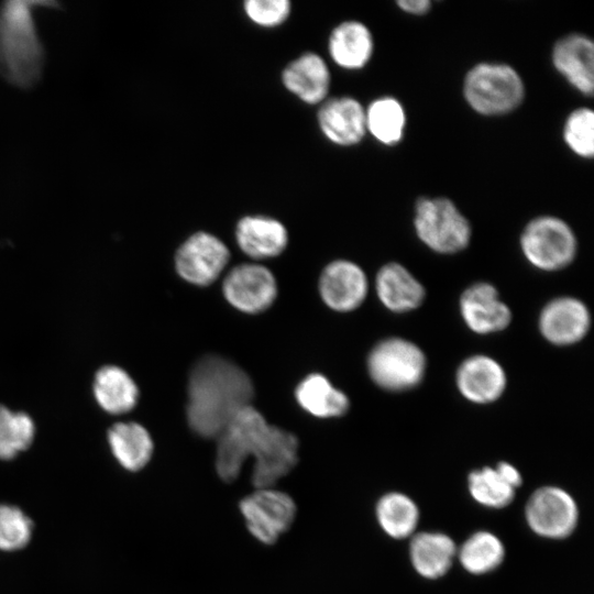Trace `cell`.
<instances>
[{
  "instance_id": "cell-17",
  "label": "cell",
  "mask_w": 594,
  "mask_h": 594,
  "mask_svg": "<svg viewBox=\"0 0 594 594\" xmlns=\"http://www.w3.org/2000/svg\"><path fill=\"white\" fill-rule=\"evenodd\" d=\"M455 383L461 395L475 404L498 399L507 384L504 369L487 355H473L459 366Z\"/></svg>"
},
{
  "instance_id": "cell-2",
  "label": "cell",
  "mask_w": 594,
  "mask_h": 594,
  "mask_svg": "<svg viewBox=\"0 0 594 594\" xmlns=\"http://www.w3.org/2000/svg\"><path fill=\"white\" fill-rule=\"evenodd\" d=\"M187 395L190 429L199 437L216 439L239 410L251 405L254 386L233 361L207 354L189 372Z\"/></svg>"
},
{
  "instance_id": "cell-27",
  "label": "cell",
  "mask_w": 594,
  "mask_h": 594,
  "mask_svg": "<svg viewBox=\"0 0 594 594\" xmlns=\"http://www.w3.org/2000/svg\"><path fill=\"white\" fill-rule=\"evenodd\" d=\"M457 558L471 574H485L501 565L505 548L501 539L486 530L472 534L457 550Z\"/></svg>"
},
{
  "instance_id": "cell-9",
  "label": "cell",
  "mask_w": 594,
  "mask_h": 594,
  "mask_svg": "<svg viewBox=\"0 0 594 594\" xmlns=\"http://www.w3.org/2000/svg\"><path fill=\"white\" fill-rule=\"evenodd\" d=\"M240 510L252 536L271 544L293 524L296 506L289 495L268 487L244 497Z\"/></svg>"
},
{
  "instance_id": "cell-25",
  "label": "cell",
  "mask_w": 594,
  "mask_h": 594,
  "mask_svg": "<svg viewBox=\"0 0 594 594\" xmlns=\"http://www.w3.org/2000/svg\"><path fill=\"white\" fill-rule=\"evenodd\" d=\"M108 441L117 461L132 472L143 469L154 450L148 431L132 421L113 425L108 431Z\"/></svg>"
},
{
  "instance_id": "cell-10",
  "label": "cell",
  "mask_w": 594,
  "mask_h": 594,
  "mask_svg": "<svg viewBox=\"0 0 594 594\" xmlns=\"http://www.w3.org/2000/svg\"><path fill=\"white\" fill-rule=\"evenodd\" d=\"M230 260L228 246L206 231L189 235L175 253V268L186 282L207 286L222 273Z\"/></svg>"
},
{
  "instance_id": "cell-1",
  "label": "cell",
  "mask_w": 594,
  "mask_h": 594,
  "mask_svg": "<svg viewBox=\"0 0 594 594\" xmlns=\"http://www.w3.org/2000/svg\"><path fill=\"white\" fill-rule=\"evenodd\" d=\"M217 455L235 470L253 457L252 482L256 488H267L296 465L298 440L292 432L270 425L249 405L234 415L217 438Z\"/></svg>"
},
{
  "instance_id": "cell-15",
  "label": "cell",
  "mask_w": 594,
  "mask_h": 594,
  "mask_svg": "<svg viewBox=\"0 0 594 594\" xmlns=\"http://www.w3.org/2000/svg\"><path fill=\"white\" fill-rule=\"evenodd\" d=\"M460 311L465 324L479 334L502 331L512 320V312L499 299L497 289L484 282L475 283L463 292Z\"/></svg>"
},
{
  "instance_id": "cell-8",
  "label": "cell",
  "mask_w": 594,
  "mask_h": 594,
  "mask_svg": "<svg viewBox=\"0 0 594 594\" xmlns=\"http://www.w3.org/2000/svg\"><path fill=\"white\" fill-rule=\"evenodd\" d=\"M529 528L549 539L569 537L579 520V508L570 493L558 486H542L529 497L525 508Z\"/></svg>"
},
{
  "instance_id": "cell-13",
  "label": "cell",
  "mask_w": 594,
  "mask_h": 594,
  "mask_svg": "<svg viewBox=\"0 0 594 594\" xmlns=\"http://www.w3.org/2000/svg\"><path fill=\"white\" fill-rule=\"evenodd\" d=\"M369 289L363 270L346 260L329 263L319 278V293L324 304L340 312L356 309L364 301Z\"/></svg>"
},
{
  "instance_id": "cell-3",
  "label": "cell",
  "mask_w": 594,
  "mask_h": 594,
  "mask_svg": "<svg viewBox=\"0 0 594 594\" xmlns=\"http://www.w3.org/2000/svg\"><path fill=\"white\" fill-rule=\"evenodd\" d=\"M29 1H7L0 8V74L19 87H31L41 76L44 53Z\"/></svg>"
},
{
  "instance_id": "cell-34",
  "label": "cell",
  "mask_w": 594,
  "mask_h": 594,
  "mask_svg": "<svg viewBox=\"0 0 594 594\" xmlns=\"http://www.w3.org/2000/svg\"><path fill=\"white\" fill-rule=\"evenodd\" d=\"M397 4L406 13L422 15L429 11L431 2L429 0H399Z\"/></svg>"
},
{
  "instance_id": "cell-31",
  "label": "cell",
  "mask_w": 594,
  "mask_h": 594,
  "mask_svg": "<svg viewBox=\"0 0 594 594\" xmlns=\"http://www.w3.org/2000/svg\"><path fill=\"white\" fill-rule=\"evenodd\" d=\"M563 139L578 156L592 158L594 154V113L588 108L572 111L563 128Z\"/></svg>"
},
{
  "instance_id": "cell-22",
  "label": "cell",
  "mask_w": 594,
  "mask_h": 594,
  "mask_svg": "<svg viewBox=\"0 0 594 594\" xmlns=\"http://www.w3.org/2000/svg\"><path fill=\"white\" fill-rule=\"evenodd\" d=\"M454 541L442 532L424 531L411 536L409 556L415 571L425 579H439L457 557Z\"/></svg>"
},
{
  "instance_id": "cell-6",
  "label": "cell",
  "mask_w": 594,
  "mask_h": 594,
  "mask_svg": "<svg viewBox=\"0 0 594 594\" xmlns=\"http://www.w3.org/2000/svg\"><path fill=\"white\" fill-rule=\"evenodd\" d=\"M367 371L381 388L403 392L416 387L422 381L426 356L415 343L402 338H388L371 350Z\"/></svg>"
},
{
  "instance_id": "cell-14",
  "label": "cell",
  "mask_w": 594,
  "mask_h": 594,
  "mask_svg": "<svg viewBox=\"0 0 594 594\" xmlns=\"http://www.w3.org/2000/svg\"><path fill=\"white\" fill-rule=\"evenodd\" d=\"M280 81L284 88L301 102L319 106L328 98L331 73L321 55L305 52L283 68Z\"/></svg>"
},
{
  "instance_id": "cell-30",
  "label": "cell",
  "mask_w": 594,
  "mask_h": 594,
  "mask_svg": "<svg viewBox=\"0 0 594 594\" xmlns=\"http://www.w3.org/2000/svg\"><path fill=\"white\" fill-rule=\"evenodd\" d=\"M32 418L22 411H12L0 405V459L11 460L26 450L34 438Z\"/></svg>"
},
{
  "instance_id": "cell-4",
  "label": "cell",
  "mask_w": 594,
  "mask_h": 594,
  "mask_svg": "<svg viewBox=\"0 0 594 594\" xmlns=\"http://www.w3.org/2000/svg\"><path fill=\"white\" fill-rule=\"evenodd\" d=\"M469 106L484 116H499L517 108L525 96L519 74L507 64L481 63L472 67L463 82Z\"/></svg>"
},
{
  "instance_id": "cell-24",
  "label": "cell",
  "mask_w": 594,
  "mask_h": 594,
  "mask_svg": "<svg viewBox=\"0 0 594 594\" xmlns=\"http://www.w3.org/2000/svg\"><path fill=\"white\" fill-rule=\"evenodd\" d=\"M295 397L302 409L318 418L340 417L350 406L348 396L318 373L306 376L297 385Z\"/></svg>"
},
{
  "instance_id": "cell-5",
  "label": "cell",
  "mask_w": 594,
  "mask_h": 594,
  "mask_svg": "<svg viewBox=\"0 0 594 594\" xmlns=\"http://www.w3.org/2000/svg\"><path fill=\"white\" fill-rule=\"evenodd\" d=\"M414 227L420 241L441 254L462 251L471 239L468 219L444 197L420 198L415 207Z\"/></svg>"
},
{
  "instance_id": "cell-12",
  "label": "cell",
  "mask_w": 594,
  "mask_h": 594,
  "mask_svg": "<svg viewBox=\"0 0 594 594\" xmlns=\"http://www.w3.org/2000/svg\"><path fill=\"white\" fill-rule=\"evenodd\" d=\"M317 124L323 136L338 146H353L366 133L365 108L353 97L327 98L319 105Z\"/></svg>"
},
{
  "instance_id": "cell-32",
  "label": "cell",
  "mask_w": 594,
  "mask_h": 594,
  "mask_svg": "<svg viewBox=\"0 0 594 594\" xmlns=\"http://www.w3.org/2000/svg\"><path fill=\"white\" fill-rule=\"evenodd\" d=\"M32 521L15 506L0 505V549L14 551L30 541Z\"/></svg>"
},
{
  "instance_id": "cell-26",
  "label": "cell",
  "mask_w": 594,
  "mask_h": 594,
  "mask_svg": "<svg viewBox=\"0 0 594 594\" xmlns=\"http://www.w3.org/2000/svg\"><path fill=\"white\" fill-rule=\"evenodd\" d=\"M377 522L386 535L395 539L414 536L419 522V509L406 494L389 492L375 507Z\"/></svg>"
},
{
  "instance_id": "cell-20",
  "label": "cell",
  "mask_w": 594,
  "mask_h": 594,
  "mask_svg": "<svg viewBox=\"0 0 594 594\" xmlns=\"http://www.w3.org/2000/svg\"><path fill=\"white\" fill-rule=\"evenodd\" d=\"M374 40L370 29L356 20L336 25L328 37V53L332 62L348 70L363 68L371 59Z\"/></svg>"
},
{
  "instance_id": "cell-23",
  "label": "cell",
  "mask_w": 594,
  "mask_h": 594,
  "mask_svg": "<svg viewBox=\"0 0 594 594\" xmlns=\"http://www.w3.org/2000/svg\"><path fill=\"white\" fill-rule=\"evenodd\" d=\"M94 395L105 411L121 415L135 407L139 388L127 371L116 365H106L95 375Z\"/></svg>"
},
{
  "instance_id": "cell-7",
  "label": "cell",
  "mask_w": 594,
  "mask_h": 594,
  "mask_svg": "<svg viewBox=\"0 0 594 594\" xmlns=\"http://www.w3.org/2000/svg\"><path fill=\"white\" fill-rule=\"evenodd\" d=\"M520 248L532 266L553 272L568 266L574 260L578 243L565 221L552 216H540L525 227Z\"/></svg>"
},
{
  "instance_id": "cell-29",
  "label": "cell",
  "mask_w": 594,
  "mask_h": 594,
  "mask_svg": "<svg viewBox=\"0 0 594 594\" xmlns=\"http://www.w3.org/2000/svg\"><path fill=\"white\" fill-rule=\"evenodd\" d=\"M468 487L476 503L495 509L509 505L516 491L505 481L496 468L490 466L471 472L468 477Z\"/></svg>"
},
{
  "instance_id": "cell-11",
  "label": "cell",
  "mask_w": 594,
  "mask_h": 594,
  "mask_svg": "<svg viewBox=\"0 0 594 594\" xmlns=\"http://www.w3.org/2000/svg\"><path fill=\"white\" fill-rule=\"evenodd\" d=\"M222 293L235 309L245 314H260L275 301L277 283L267 267L256 263H243L227 274Z\"/></svg>"
},
{
  "instance_id": "cell-28",
  "label": "cell",
  "mask_w": 594,
  "mask_h": 594,
  "mask_svg": "<svg viewBox=\"0 0 594 594\" xmlns=\"http://www.w3.org/2000/svg\"><path fill=\"white\" fill-rule=\"evenodd\" d=\"M366 132L384 145H395L404 135L406 116L393 97H381L365 108Z\"/></svg>"
},
{
  "instance_id": "cell-21",
  "label": "cell",
  "mask_w": 594,
  "mask_h": 594,
  "mask_svg": "<svg viewBox=\"0 0 594 594\" xmlns=\"http://www.w3.org/2000/svg\"><path fill=\"white\" fill-rule=\"evenodd\" d=\"M375 287L381 302L398 314L418 308L426 296L420 282L398 263H388L378 271Z\"/></svg>"
},
{
  "instance_id": "cell-18",
  "label": "cell",
  "mask_w": 594,
  "mask_h": 594,
  "mask_svg": "<svg viewBox=\"0 0 594 594\" xmlns=\"http://www.w3.org/2000/svg\"><path fill=\"white\" fill-rule=\"evenodd\" d=\"M239 249L254 260L278 256L288 244V231L278 219L248 215L239 219L234 230Z\"/></svg>"
},
{
  "instance_id": "cell-16",
  "label": "cell",
  "mask_w": 594,
  "mask_h": 594,
  "mask_svg": "<svg viewBox=\"0 0 594 594\" xmlns=\"http://www.w3.org/2000/svg\"><path fill=\"white\" fill-rule=\"evenodd\" d=\"M591 326V316L584 302L572 297H560L546 305L539 317L543 338L556 345H570L581 341Z\"/></svg>"
},
{
  "instance_id": "cell-19",
  "label": "cell",
  "mask_w": 594,
  "mask_h": 594,
  "mask_svg": "<svg viewBox=\"0 0 594 594\" xmlns=\"http://www.w3.org/2000/svg\"><path fill=\"white\" fill-rule=\"evenodd\" d=\"M556 69L580 92L592 96L594 89V44L582 34L559 40L552 51Z\"/></svg>"
},
{
  "instance_id": "cell-33",
  "label": "cell",
  "mask_w": 594,
  "mask_h": 594,
  "mask_svg": "<svg viewBox=\"0 0 594 594\" xmlns=\"http://www.w3.org/2000/svg\"><path fill=\"white\" fill-rule=\"evenodd\" d=\"M242 6L252 23L268 29L283 25L293 10L289 0H245Z\"/></svg>"
},
{
  "instance_id": "cell-35",
  "label": "cell",
  "mask_w": 594,
  "mask_h": 594,
  "mask_svg": "<svg viewBox=\"0 0 594 594\" xmlns=\"http://www.w3.org/2000/svg\"><path fill=\"white\" fill-rule=\"evenodd\" d=\"M496 469L505 481L515 490L521 485L522 479L519 471L508 462H501L496 465Z\"/></svg>"
}]
</instances>
